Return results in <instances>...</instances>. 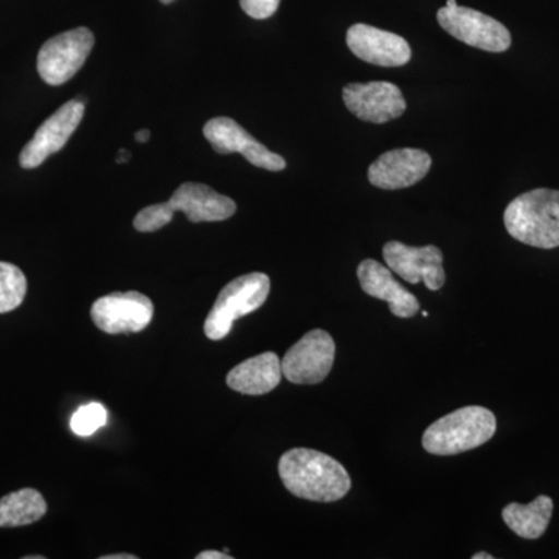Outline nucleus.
Instances as JSON below:
<instances>
[{
    "instance_id": "1",
    "label": "nucleus",
    "mask_w": 559,
    "mask_h": 559,
    "mask_svg": "<svg viewBox=\"0 0 559 559\" xmlns=\"http://www.w3.org/2000/svg\"><path fill=\"white\" fill-rule=\"evenodd\" d=\"M278 474L290 495L312 502H336L352 488L347 469L337 460L305 448L285 452Z\"/></svg>"
},
{
    "instance_id": "2",
    "label": "nucleus",
    "mask_w": 559,
    "mask_h": 559,
    "mask_svg": "<svg viewBox=\"0 0 559 559\" xmlns=\"http://www.w3.org/2000/svg\"><path fill=\"white\" fill-rule=\"evenodd\" d=\"M176 212L186 213L191 223H216L234 216L237 204L204 183L186 182L173 193L170 201L140 210L134 218L135 230H160L171 223Z\"/></svg>"
},
{
    "instance_id": "3",
    "label": "nucleus",
    "mask_w": 559,
    "mask_h": 559,
    "mask_svg": "<svg viewBox=\"0 0 559 559\" xmlns=\"http://www.w3.org/2000/svg\"><path fill=\"white\" fill-rule=\"evenodd\" d=\"M507 231L538 249L559 248V191L536 189L510 202L503 215Z\"/></svg>"
},
{
    "instance_id": "4",
    "label": "nucleus",
    "mask_w": 559,
    "mask_h": 559,
    "mask_svg": "<svg viewBox=\"0 0 559 559\" xmlns=\"http://www.w3.org/2000/svg\"><path fill=\"white\" fill-rule=\"evenodd\" d=\"M495 414L487 407L466 406L437 419L423 436V448L433 455H455L476 450L495 437Z\"/></svg>"
},
{
    "instance_id": "5",
    "label": "nucleus",
    "mask_w": 559,
    "mask_h": 559,
    "mask_svg": "<svg viewBox=\"0 0 559 559\" xmlns=\"http://www.w3.org/2000/svg\"><path fill=\"white\" fill-rule=\"evenodd\" d=\"M271 293V280L266 274L252 272L231 280L221 289L204 323V333L210 341H221L230 333L235 320L260 310Z\"/></svg>"
},
{
    "instance_id": "6",
    "label": "nucleus",
    "mask_w": 559,
    "mask_h": 559,
    "mask_svg": "<svg viewBox=\"0 0 559 559\" xmlns=\"http://www.w3.org/2000/svg\"><path fill=\"white\" fill-rule=\"evenodd\" d=\"M94 44V33L86 27L73 28L47 40L38 55L40 79L50 86L68 83L83 68Z\"/></svg>"
},
{
    "instance_id": "7",
    "label": "nucleus",
    "mask_w": 559,
    "mask_h": 559,
    "mask_svg": "<svg viewBox=\"0 0 559 559\" xmlns=\"http://www.w3.org/2000/svg\"><path fill=\"white\" fill-rule=\"evenodd\" d=\"M437 20L444 32L455 39L476 49L500 53L510 49L511 35L506 25L492 20L480 11L466 7H443L437 13Z\"/></svg>"
},
{
    "instance_id": "8",
    "label": "nucleus",
    "mask_w": 559,
    "mask_h": 559,
    "mask_svg": "<svg viewBox=\"0 0 559 559\" xmlns=\"http://www.w3.org/2000/svg\"><path fill=\"white\" fill-rule=\"evenodd\" d=\"M336 358L330 333L312 330L293 345L282 360L283 377L293 384H319L329 377Z\"/></svg>"
},
{
    "instance_id": "9",
    "label": "nucleus",
    "mask_w": 559,
    "mask_h": 559,
    "mask_svg": "<svg viewBox=\"0 0 559 559\" xmlns=\"http://www.w3.org/2000/svg\"><path fill=\"white\" fill-rule=\"evenodd\" d=\"M153 316V301L138 290L108 294L91 308L95 326L108 334L140 333L150 325Z\"/></svg>"
},
{
    "instance_id": "10",
    "label": "nucleus",
    "mask_w": 559,
    "mask_h": 559,
    "mask_svg": "<svg viewBox=\"0 0 559 559\" xmlns=\"http://www.w3.org/2000/svg\"><path fill=\"white\" fill-rule=\"evenodd\" d=\"M382 257L390 271L412 285L423 282L426 288L439 290L447 282L443 252L437 246L412 248L400 241H390L382 249Z\"/></svg>"
},
{
    "instance_id": "11",
    "label": "nucleus",
    "mask_w": 559,
    "mask_h": 559,
    "mask_svg": "<svg viewBox=\"0 0 559 559\" xmlns=\"http://www.w3.org/2000/svg\"><path fill=\"white\" fill-rule=\"evenodd\" d=\"M342 97L349 112L369 123H388L403 116L407 108L403 92L388 81L348 84L344 87Z\"/></svg>"
},
{
    "instance_id": "12",
    "label": "nucleus",
    "mask_w": 559,
    "mask_h": 559,
    "mask_svg": "<svg viewBox=\"0 0 559 559\" xmlns=\"http://www.w3.org/2000/svg\"><path fill=\"white\" fill-rule=\"evenodd\" d=\"M84 116V103L72 100L61 106L40 124L31 142L21 151L20 164L25 170L38 168L47 157L64 148Z\"/></svg>"
},
{
    "instance_id": "13",
    "label": "nucleus",
    "mask_w": 559,
    "mask_h": 559,
    "mask_svg": "<svg viewBox=\"0 0 559 559\" xmlns=\"http://www.w3.org/2000/svg\"><path fill=\"white\" fill-rule=\"evenodd\" d=\"M204 135L216 153H240L253 167L263 170L282 171L286 168V160L282 156L261 145L259 140L253 139L237 121L227 117H216L207 121Z\"/></svg>"
},
{
    "instance_id": "14",
    "label": "nucleus",
    "mask_w": 559,
    "mask_h": 559,
    "mask_svg": "<svg viewBox=\"0 0 559 559\" xmlns=\"http://www.w3.org/2000/svg\"><path fill=\"white\" fill-rule=\"evenodd\" d=\"M347 46L359 60L380 68H401L412 58L406 39L366 24H355L348 28Z\"/></svg>"
},
{
    "instance_id": "15",
    "label": "nucleus",
    "mask_w": 559,
    "mask_h": 559,
    "mask_svg": "<svg viewBox=\"0 0 559 559\" xmlns=\"http://www.w3.org/2000/svg\"><path fill=\"white\" fill-rule=\"evenodd\" d=\"M432 159L426 151L400 148L381 154L369 168L371 186L382 190H401L426 178Z\"/></svg>"
},
{
    "instance_id": "16",
    "label": "nucleus",
    "mask_w": 559,
    "mask_h": 559,
    "mask_svg": "<svg viewBox=\"0 0 559 559\" xmlns=\"http://www.w3.org/2000/svg\"><path fill=\"white\" fill-rule=\"evenodd\" d=\"M360 288L367 296L388 301L396 318L411 319L419 311V301L393 278L392 271L374 260H364L358 266Z\"/></svg>"
},
{
    "instance_id": "17",
    "label": "nucleus",
    "mask_w": 559,
    "mask_h": 559,
    "mask_svg": "<svg viewBox=\"0 0 559 559\" xmlns=\"http://www.w3.org/2000/svg\"><path fill=\"white\" fill-rule=\"evenodd\" d=\"M282 360L274 352L238 364L227 374V385L242 395H266L282 381Z\"/></svg>"
},
{
    "instance_id": "18",
    "label": "nucleus",
    "mask_w": 559,
    "mask_h": 559,
    "mask_svg": "<svg viewBox=\"0 0 559 559\" xmlns=\"http://www.w3.org/2000/svg\"><path fill=\"white\" fill-rule=\"evenodd\" d=\"M554 500L549 496H538L527 506L509 503L502 511L503 521L511 532L524 539H538L549 527Z\"/></svg>"
},
{
    "instance_id": "19",
    "label": "nucleus",
    "mask_w": 559,
    "mask_h": 559,
    "mask_svg": "<svg viewBox=\"0 0 559 559\" xmlns=\"http://www.w3.org/2000/svg\"><path fill=\"white\" fill-rule=\"evenodd\" d=\"M47 503L36 489L24 488L0 499V527L14 528L35 524L46 516Z\"/></svg>"
},
{
    "instance_id": "20",
    "label": "nucleus",
    "mask_w": 559,
    "mask_h": 559,
    "mask_svg": "<svg viewBox=\"0 0 559 559\" xmlns=\"http://www.w3.org/2000/svg\"><path fill=\"white\" fill-rule=\"evenodd\" d=\"M27 294V278L14 264L0 261V314L16 310Z\"/></svg>"
},
{
    "instance_id": "21",
    "label": "nucleus",
    "mask_w": 559,
    "mask_h": 559,
    "mask_svg": "<svg viewBox=\"0 0 559 559\" xmlns=\"http://www.w3.org/2000/svg\"><path fill=\"white\" fill-rule=\"evenodd\" d=\"M108 423V411L100 403L84 404L70 419V429L79 437H91Z\"/></svg>"
},
{
    "instance_id": "22",
    "label": "nucleus",
    "mask_w": 559,
    "mask_h": 559,
    "mask_svg": "<svg viewBox=\"0 0 559 559\" xmlns=\"http://www.w3.org/2000/svg\"><path fill=\"white\" fill-rule=\"evenodd\" d=\"M241 9L253 20H267L278 10L280 0H240Z\"/></svg>"
},
{
    "instance_id": "23",
    "label": "nucleus",
    "mask_w": 559,
    "mask_h": 559,
    "mask_svg": "<svg viewBox=\"0 0 559 559\" xmlns=\"http://www.w3.org/2000/svg\"><path fill=\"white\" fill-rule=\"evenodd\" d=\"M230 555L223 554V551L205 550L198 555L197 559H230Z\"/></svg>"
},
{
    "instance_id": "24",
    "label": "nucleus",
    "mask_w": 559,
    "mask_h": 559,
    "mask_svg": "<svg viewBox=\"0 0 559 559\" xmlns=\"http://www.w3.org/2000/svg\"><path fill=\"white\" fill-rule=\"evenodd\" d=\"M151 138V132L148 130H140L138 134H135V139H138V142L145 143L148 142Z\"/></svg>"
},
{
    "instance_id": "25",
    "label": "nucleus",
    "mask_w": 559,
    "mask_h": 559,
    "mask_svg": "<svg viewBox=\"0 0 559 559\" xmlns=\"http://www.w3.org/2000/svg\"><path fill=\"white\" fill-rule=\"evenodd\" d=\"M130 159H131L130 151H124V150L119 151V156H117V162H119V164H127V162Z\"/></svg>"
},
{
    "instance_id": "26",
    "label": "nucleus",
    "mask_w": 559,
    "mask_h": 559,
    "mask_svg": "<svg viewBox=\"0 0 559 559\" xmlns=\"http://www.w3.org/2000/svg\"><path fill=\"white\" fill-rule=\"evenodd\" d=\"M102 559H138V557H135V555L120 554V555H108V557H102Z\"/></svg>"
},
{
    "instance_id": "27",
    "label": "nucleus",
    "mask_w": 559,
    "mask_h": 559,
    "mask_svg": "<svg viewBox=\"0 0 559 559\" xmlns=\"http://www.w3.org/2000/svg\"><path fill=\"white\" fill-rule=\"evenodd\" d=\"M492 558H495V557H492V555L484 554V551H481V554H476L473 557V559H492Z\"/></svg>"
},
{
    "instance_id": "28",
    "label": "nucleus",
    "mask_w": 559,
    "mask_h": 559,
    "mask_svg": "<svg viewBox=\"0 0 559 559\" xmlns=\"http://www.w3.org/2000/svg\"><path fill=\"white\" fill-rule=\"evenodd\" d=\"M162 3H171L175 2V0H160Z\"/></svg>"
}]
</instances>
